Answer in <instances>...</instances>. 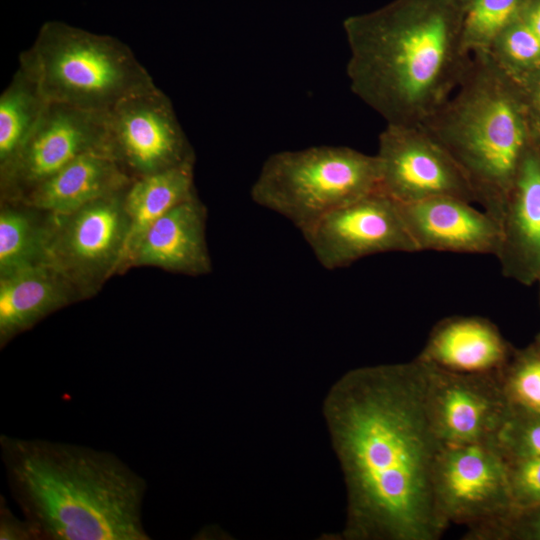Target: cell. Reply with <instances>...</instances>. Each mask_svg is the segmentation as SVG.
I'll list each match as a JSON object with an SVG mask.
<instances>
[{
    "label": "cell",
    "instance_id": "obj_16",
    "mask_svg": "<svg viewBox=\"0 0 540 540\" xmlns=\"http://www.w3.org/2000/svg\"><path fill=\"white\" fill-rule=\"evenodd\" d=\"M206 217V207L197 195L177 204L145 232L124 270L135 266H154L191 276L211 272Z\"/></svg>",
    "mask_w": 540,
    "mask_h": 540
},
{
    "label": "cell",
    "instance_id": "obj_6",
    "mask_svg": "<svg viewBox=\"0 0 540 540\" xmlns=\"http://www.w3.org/2000/svg\"><path fill=\"white\" fill-rule=\"evenodd\" d=\"M379 182L376 155L347 146L320 145L270 155L250 196L304 233L331 211L378 190Z\"/></svg>",
    "mask_w": 540,
    "mask_h": 540
},
{
    "label": "cell",
    "instance_id": "obj_9",
    "mask_svg": "<svg viewBox=\"0 0 540 540\" xmlns=\"http://www.w3.org/2000/svg\"><path fill=\"white\" fill-rule=\"evenodd\" d=\"M105 125L109 155L132 178L195 163L173 104L158 87L115 105Z\"/></svg>",
    "mask_w": 540,
    "mask_h": 540
},
{
    "label": "cell",
    "instance_id": "obj_12",
    "mask_svg": "<svg viewBox=\"0 0 540 540\" xmlns=\"http://www.w3.org/2000/svg\"><path fill=\"white\" fill-rule=\"evenodd\" d=\"M379 190L398 203L440 196L476 202L464 173L422 126L386 124L378 138Z\"/></svg>",
    "mask_w": 540,
    "mask_h": 540
},
{
    "label": "cell",
    "instance_id": "obj_17",
    "mask_svg": "<svg viewBox=\"0 0 540 540\" xmlns=\"http://www.w3.org/2000/svg\"><path fill=\"white\" fill-rule=\"evenodd\" d=\"M514 349L489 319L452 316L433 327L417 358L452 373L498 374Z\"/></svg>",
    "mask_w": 540,
    "mask_h": 540
},
{
    "label": "cell",
    "instance_id": "obj_4",
    "mask_svg": "<svg viewBox=\"0 0 540 540\" xmlns=\"http://www.w3.org/2000/svg\"><path fill=\"white\" fill-rule=\"evenodd\" d=\"M420 126L451 155L476 202L500 225L521 162L535 142L519 85L489 53L471 54L453 94Z\"/></svg>",
    "mask_w": 540,
    "mask_h": 540
},
{
    "label": "cell",
    "instance_id": "obj_10",
    "mask_svg": "<svg viewBox=\"0 0 540 540\" xmlns=\"http://www.w3.org/2000/svg\"><path fill=\"white\" fill-rule=\"evenodd\" d=\"M95 151L109 155L105 113L48 102L22 147L0 167L2 200H21L75 158Z\"/></svg>",
    "mask_w": 540,
    "mask_h": 540
},
{
    "label": "cell",
    "instance_id": "obj_30",
    "mask_svg": "<svg viewBox=\"0 0 540 540\" xmlns=\"http://www.w3.org/2000/svg\"><path fill=\"white\" fill-rule=\"evenodd\" d=\"M31 525L25 520L20 522L4 507L1 509L0 539H35Z\"/></svg>",
    "mask_w": 540,
    "mask_h": 540
},
{
    "label": "cell",
    "instance_id": "obj_13",
    "mask_svg": "<svg viewBox=\"0 0 540 540\" xmlns=\"http://www.w3.org/2000/svg\"><path fill=\"white\" fill-rule=\"evenodd\" d=\"M423 364L428 410L442 445L495 442L510 413L497 374L452 373Z\"/></svg>",
    "mask_w": 540,
    "mask_h": 540
},
{
    "label": "cell",
    "instance_id": "obj_3",
    "mask_svg": "<svg viewBox=\"0 0 540 540\" xmlns=\"http://www.w3.org/2000/svg\"><path fill=\"white\" fill-rule=\"evenodd\" d=\"M11 493L36 538L147 540L144 480L115 455L89 447L1 436Z\"/></svg>",
    "mask_w": 540,
    "mask_h": 540
},
{
    "label": "cell",
    "instance_id": "obj_14",
    "mask_svg": "<svg viewBox=\"0 0 540 540\" xmlns=\"http://www.w3.org/2000/svg\"><path fill=\"white\" fill-rule=\"evenodd\" d=\"M398 203V202H397ZM407 230L424 250L496 256L499 223L457 197L440 196L412 203H398Z\"/></svg>",
    "mask_w": 540,
    "mask_h": 540
},
{
    "label": "cell",
    "instance_id": "obj_24",
    "mask_svg": "<svg viewBox=\"0 0 540 540\" xmlns=\"http://www.w3.org/2000/svg\"><path fill=\"white\" fill-rule=\"evenodd\" d=\"M487 53L517 84L540 70V38L522 17L497 36Z\"/></svg>",
    "mask_w": 540,
    "mask_h": 540
},
{
    "label": "cell",
    "instance_id": "obj_23",
    "mask_svg": "<svg viewBox=\"0 0 540 540\" xmlns=\"http://www.w3.org/2000/svg\"><path fill=\"white\" fill-rule=\"evenodd\" d=\"M528 0H471L464 10L462 39L466 51L488 52L497 36L521 18Z\"/></svg>",
    "mask_w": 540,
    "mask_h": 540
},
{
    "label": "cell",
    "instance_id": "obj_27",
    "mask_svg": "<svg viewBox=\"0 0 540 540\" xmlns=\"http://www.w3.org/2000/svg\"><path fill=\"white\" fill-rule=\"evenodd\" d=\"M505 461L514 509L540 505V456L505 458Z\"/></svg>",
    "mask_w": 540,
    "mask_h": 540
},
{
    "label": "cell",
    "instance_id": "obj_25",
    "mask_svg": "<svg viewBox=\"0 0 540 540\" xmlns=\"http://www.w3.org/2000/svg\"><path fill=\"white\" fill-rule=\"evenodd\" d=\"M497 377L511 409L540 413V345L515 348Z\"/></svg>",
    "mask_w": 540,
    "mask_h": 540
},
{
    "label": "cell",
    "instance_id": "obj_18",
    "mask_svg": "<svg viewBox=\"0 0 540 540\" xmlns=\"http://www.w3.org/2000/svg\"><path fill=\"white\" fill-rule=\"evenodd\" d=\"M133 179L107 153L89 152L75 158L18 202L46 213L64 214L126 189Z\"/></svg>",
    "mask_w": 540,
    "mask_h": 540
},
{
    "label": "cell",
    "instance_id": "obj_28",
    "mask_svg": "<svg viewBox=\"0 0 540 540\" xmlns=\"http://www.w3.org/2000/svg\"><path fill=\"white\" fill-rule=\"evenodd\" d=\"M466 540H540V505L514 509L505 520Z\"/></svg>",
    "mask_w": 540,
    "mask_h": 540
},
{
    "label": "cell",
    "instance_id": "obj_34",
    "mask_svg": "<svg viewBox=\"0 0 540 540\" xmlns=\"http://www.w3.org/2000/svg\"><path fill=\"white\" fill-rule=\"evenodd\" d=\"M537 283L539 284V304H540V278Z\"/></svg>",
    "mask_w": 540,
    "mask_h": 540
},
{
    "label": "cell",
    "instance_id": "obj_19",
    "mask_svg": "<svg viewBox=\"0 0 540 540\" xmlns=\"http://www.w3.org/2000/svg\"><path fill=\"white\" fill-rule=\"evenodd\" d=\"M78 298L75 287L50 265L0 276L1 345Z\"/></svg>",
    "mask_w": 540,
    "mask_h": 540
},
{
    "label": "cell",
    "instance_id": "obj_1",
    "mask_svg": "<svg viewBox=\"0 0 540 540\" xmlns=\"http://www.w3.org/2000/svg\"><path fill=\"white\" fill-rule=\"evenodd\" d=\"M347 490V540H436L447 526L433 496L443 447L427 405L425 365L365 366L330 388L323 406Z\"/></svg>",
    "mask_w": 540,
    "mask_h": 540
},
{
    "label": "cell",
    "instance_id": "obj_15",
    "mask_svg": "<svg viewBox=\"0 0 540 540\" xmlns=\"http://www.w3.org/2000/svg\"><path fill=\"white\" fill-rule=\"evenodd\" d=\"M496 257L502 274L531 286L540 278V145L526 152L511 190L502 219Z\"/></svg>",
    "mask_w": 540,
    "mask_h": 540
},
{
    "label": "cell",
    "instance_id": "obj_21",
    "mask_svg": "<svg viewBox=\"0 0 540 540\" xmlns=\"http://www.w3.org/2000/svg\"><path fill=\"white\" fill-rule=\"evenodd\" d=\"M48 213L2 200L0 276L47 264Z\"/></svg>",
    "mask_w": 540,
    "mask_h": 540
},
{
    "label": "cell",
    "instance_id": "obj_33",
    "mask_svg": "<svg viewBox=\"0 0 540 540\" xmlns=\"http://www.w3.org/2000/svg\"><path fill=\"white\" fill-rule=\"evenodd\" d=\"M534 342L537 343L538 345H540V331L538 332V334L536 335L535 339H534Z\"/></svg>",
    "mask_w": 540,
    "mask_h": 540
},
{
    "label": "cell",
    "instance_id": "obj_7",
    "mask_svg": "<svg viewBox=\"0 0 540 540\" xmlns=\"http://www.w3.org/2000/svg\"><path fill=\"white\" fill-rule=\"evenodd\" d=\"M126 189L68 213H48L47 264L68 279L81 298L119 272L129 230Z\"/></svg>",
    "mask_w": 540,
    "mask_h": 540
},
{
    "label": "cell",
    "instance_id": "obj_32",
    "mask_svg": "<svg viewBox=\"0 0 540 540\" xmlns=\"http://www.w3.org/2000/svg\"><path fill=\"white\" fill-rule=\"evenodd\" d=\"M470 1L471 0H458V2L464 7V9Z\"/></svg>",
    "mask_w": 540,
    "mask_h": 540
},
{
    "label": "cell",
    "instance_id": "obj_2",
    "mask_svg": "<svg viewBox=\"0 0 540 540\" xmlns=\"http://www.w3.org/2000/svg\"><path fill=\"white\" fill-rule=\"evenodd\" d=\"M458 0H393L343 28L352 92L390 125L419 126L453 94L471 55Z\"/></svg>",
    "mask_w": 540,
    "mask_h": 540
},
{
    "label": "cell",
    "instance_id": "obj_31",
    "mask_svg": "<svg viewBox=\"0 0 540 540\" xmlns=\"http://www.w3.org/2000/svg\"><path fill=\"white\" fill-rule=\"evenodd\" d=\"M521 17L540 38V0H528Z\"/></svg>",
    "mask_w": 540,
    "mask_h": 540
},
{
    "label": "cell",
    "instance_id": "obj_8",
    "mask_svg": "<svg viewBox=\"0 0 540 540\" xmlns=\"http://www.w3.org/2000/svg\"><path fill=\"white\" fill-rule=\"evenodd\" d=\"M440 519L467 527L470 535L505 520L513 511L506 461L495 442L443 446L433 471Z\"/></svg>",
    "mask_w": 540,
    "mask_h": 540
},
{
    "label": "cell",
    "instance_id": "obj_5",
    "mask_svg": "<svg viewBox=\"0 0 540 540\" xmlns=\"http://www.w3.org/2000/svg\"><path fill=\"white\" fill-rule=\"evenodd\" d=\"M19 67L48 102L106 113L126 98L157 86L133 51L119 39L62 21H47Z\"/></svg>",
    "mask_w": 540,
    "mask_h": 540
},
{
    "label": "cell",
    "instance_id": "obj_26",
    "mask_svg": "<svg viewBox=\"0 0 540 540\" xmlns=\"http://www.w3.org/2000/svg\"><path fill=\"white\" fill-rule=\"evenodd\" d=\"M495 444L505 458L540 456V413L510 408Z\"/></svg>",
    "mask_w": 540,
    "mask_h": 540
},
{
    "label": "cell",
    "instance_id": "obj_11",
    "mask_svg": "<svg viewBox=\"0 0 540 540\" xmlns=\"http://www.w3.org/2000/svg\"><path fill=\"white\" fill-rule=\"evenodd\" d=\"M327 270L387 252H419L399 204L379 189L326 214L302 233Z\"/></svg>",
    "mask_w": 540,
    "mask_h": 540
},
{
    "label": "cell",
    "instance_id": "obj_22",
    "mask_svg": "<svg viewBox=\"0 0 540 540\" xmlns=\"http://www.w3.org/2000/svg\"><path fill=\"white\" fill-rule=\"evenodd\" d=\"M48 101L20 67L0 96V167L22 147Z\"/></svg>",
    "mask_w": 540,
    "mask_h": 540
},
{
    "label": "cell",
    "instance_id": "obj_20",
    "mask_svg": "<svg viewBox=\"0 0 540 540\" xmlns=\"http://www.w3.org/2000/svg\"><path fill=\"white\" fill-rule=\"evenodd\" d=\"M194 164L134 178L125 192L129 230L119 272L145 232L171 208L196 195Z\"/></svg>",
    "mask_w": 540,
    "mask_h": 540
},
{
    "label": "cell",
    "instance_id": "obj_29",
    "mask_svg": "<svg viewBox=\"0 0 540 540\" xmlns=\"http://www.w3.org/2000/svg\"><path fill=\"white\" fill-rule=\"evenodd\" d=\"M534 139L540 145V70L518 84Z\"/></svg>",
    "mask_w": 540,
    "mask_h": 540
}]
</instances>
